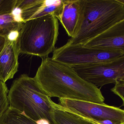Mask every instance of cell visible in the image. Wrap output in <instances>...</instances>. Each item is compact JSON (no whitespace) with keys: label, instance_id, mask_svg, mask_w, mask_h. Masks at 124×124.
Returning a JSON list of instances; mask_svg holds the SVG:
<instances>
[{"label":"cell","instance_id":"6","mask_svg":"<svg viewBox=\"0 0 124 124\" xmlns=\"http://www.w3.org/2000/svg\"><path fill=\"white\" fill-rule=\"evenodd\" d=\"M71 67L82 79L97 87L116 84L124 78V53L108 62Z\"/></svg>","mask_w":124,"mask_h":124},{"label":"cell","instance_id":"19","mask_svg":"<svg viewBox=\"0 0 124 124\" xmlns=\"http://www.w3.org/2000/svg\"><path fill=\"white\" fill-rule=\"evenodd\" d=\"M8 38L0 36V55L5 47Z\"/></svg>","mask_w":124,"mask_h":124},{"label":"cell","instance_id":"4","mask_svg":"<svg viewBox=\"0 0 124 124\" xmlns=\"http://www.w3.org/2000/svg\"><path fill=\"white\" fill-rule=\"evenodd\" d=\"M59 34V21L54 15L28 20L19 34L20 53L43 58L48 57L55 50Z\"/></svg>","mask_w":124,"mask_h":124},{"label":"cell","instance_id":"18","mask_svg":"<svg viewBox=\"0 0 124 124\" xmlns=\"http://www.w3.org/2000/svg\"><path fill=\"white\" fill-rule=\"evenodd\" d=\"M87 121L90 122L91 124H119L118 123L110 120H105L103 121H88V120Z\"/></svg>","mask_w":124,"mask_h":124},{"label":"cell","instance_id":"10","mask_svg":"<svg viewBox=\"0 0 124 124\" xmlns=\"http://www.w3.org/2000/svg\"><path fill=\"white\" fill-rule=\"evenodd\" d=\"M19 34L8 38L0 55V81L4 83L13 78L18 71V57L20 53L18 45Z\"/></svg>","mask_w":124,"mask_h":124},{"label":"cell","instance_id":"11","mask_svg":"<svg viewBox=\"0 0 124 124\" xmlns=\"http://www.w3.org/2000/svg\"><path fill=\"white\" fill-rule=\"evenodd\" d=\"M62 10L58 19L68 35L73 38L81 23L85 0H62Z\"/></svg>","mask_w":124,"mask_h":124},{"label":"cell","instance_id":"1","mask_svg":"<svg viewBox=\"0 0 124 124\" xmlns=\"http://www.w3.org/2000/svg\"><path fill=\"white\" fill-rule=\"evenodd\" d=\"M34 78L49 97L104 103L98 87L82 79L71 66L52 58H43Z\"/></svg>","mask_w":124,"mask_h":124},{"label":"cell","instance_id":"5","mask_svg":"<svg viewBox=\"0 0 124 124\" xmlns=\"http://www.w3.org/2000/svg\"><path fill=\"white\" fill-rule=\"evenodd\" d=\"M123 54L92 48L81 44L66 43L55 49L52 58L72 66L108 62Z\"/></svg>","mask_w":124,"mask_h":124},{"label":"cell","instance_id":"3","mask_svg":"<svg viewBox=\"0 0 124 124\" xmlns=\"http://www.w3.org/2000/svg\"><path fill=\"white\" fill-rule=\"evenodd\" d=\"M124 18V5L117 0H85L78 29L66 44L84 45Z\"/></svg>","mask_w":124,"mask_h":124},{"label":"cell","instance_id":"16","mask_svg":"<svg viewBox=\"0 0 124 124\" xmlns=\"http://www.w3.org/2000/svg\"><path fill=\"white\" fill-rule=\"evenodd\" d=\"M17 0H0V16L14 12Z\"/></svg>","mask_w":124,"mask_h":124},{"label":"cell","instance_id":"14","mask_svg":"<svg viewBox=\"0 0 124 124\" xmlns=\"http://www.w3.org/2000/svg\"><path fill=\"white\" fill-rule=\"evenodd\" d=\"M0 124H40L24 113L9 107L0 118Z\"/></svg>","mask_w":124,"mask_h":124},{"label":"cell","instance_id":"21","mask_svg":"<svg viewBox=\"0 0 124 124\" xmlns=\"http://www.w3.org/2000/svg\"><path fill=\"white\" fill-rule=\"evenodd\" d=\"M117 0V1L120 2L122 4L124 5V0Z\"/></svg>","mask_w":124,"mask_h":124},{"label":"cell","instance_id":"12","mask_svg":"<svg viewBox=\"0 0 124 124\" xmlns=\"http://www.w3.org/2000/svg\"><path fill=\"white\" fill-rule=\"evenodd\" d=\"M15 11L0 16V36L8 38L22 30L24 23L20 20L18 11L16 9Z\"/></svg>","mask_w":124,"mask_h":124},{"label":"cell","instance_id":"20","mask_svg":"<svg viewBox=\"0 0 124 124\" xmlns=\"http://www.w3.org/2000/svg\"><path fill=\"white\" fill-rule=\"evenodd\" d=\"M117 83L120 84H122V85H124V78H122L121 79H119Z\"/></svg>","mask_w":124,"mask_h":124},{"label":"cell","instance_id":"15","mask_svg":"<svg viewBox=\"0 0 124 124\" xmlns=\"http://www.w3.org/2000/svg\"><path fill=\"white\" fill-rule=\"evenodd\" d=\"M8 91L6 83L0 81V118L9 107Z\"/></svg>","mask_w":124,"mask_h":124},{"label":"cell","instance_id":"9","mask_svg":"<svg viewBox=\"0 0 124 124\" xmlns=\"http://www.w3.org/2000/svg\"><path fill=\"white\" fill-rule=\"evenodd\" d=\"M83 45L124 53V18Z\"/></svg>","mask_w":124,"mask_h":124},{"label":"cell","instance_id":"17","mask_svg":"<svg viewBox=\"0 0 124 124\" xmlns=\"http://www.w3.org/2000/svg\"><path fill=\"white\" fill-rule=\"evenodd\" d=\"M111 91L122 99L123 101L122 106H124V85L117 83Z\"/></svg>","mask_w":124,"mask_h":124},{"label":"cell","instance_id":"8","mask_svg":"<svg viewBox=\"0 0 124 124\" xmlns=\"http://www.w3.org/2000/svg\"><path fill=\"white\" fill-rule=\"evenodd\" d=\"M62 0H17L16 9L20 20H28L53 14L58 19L63 8Z\"/></svg>","mask_w":124,"mask_h":124},{"label":"cell","instance_id":"2","mask_svg":"<svg viewBox=\"0 0 124 124\" xmlns=\"http://www.w3.org/2000/svg\"><path fill=\"white\" fill-rule=\"evenodd\" d=\"M9 107L38 122L54 124V103L39 85L35 78L23 74L13 81L8 91Z\"/></svg>","mask_w":124,"mask_h":124},{"label":"cell","instance_id":"13","mask_svg":"<svg viewBox=\"0 0 124 124\" xmlns=\"http://www.w3.org/2000/svg\"><path fill=\"white\" fill-rule=\"evenodd\" d=\"M53 118L54 124H92L81 116L55 103Z\"/></svg>","mask_w":124,"mask_h":124},{"label":"cell","instance_id":"7","mask_svg":"<svg viewBox=\"0 0 124 124\" xmlns=\"http://www.w3.org/2000/svg\"><path fill=\"white\" fill-rule=\"evenodd\" d=\"M60 105L86 120L95 121L110 120L124 124V110L105 103L60 98Z\"/></svg>","mask_w":124,"mask_h":124}]
</instances>
